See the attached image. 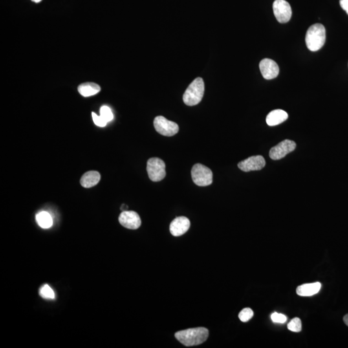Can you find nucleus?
Returning a JSON list of instances; mask_svg holds the SVG:
<instances>
[{"mask_svg": "<svg viewBox=\"0 0 348 348\" xmlns=\"http://www.w3.org/2000/svg\"><path fill=\"white\" fill-rule=\"evenodd\" d=\"M209 336L205 328H196L182 330L175 334V338L186 347L199 345L205 342Z\"/></svg>", "mask_w": 348, "mask_h": 348, "instance_id": "1", "label": "nucleus"}, {"mask_svg": "<svg viewBox=\"0 0 348 348\" xmlns=\"http://www.w3.org/2000/svg\"><path fill=\"white\" fill-rule=\"evenodd\" d=\"M326 41V29L322 24L316 23L308 28L306 35V43L308 49L313 52L320 50Z\"/></svg>", "mask_w": 348, "mask_h": 348, "instance_id": "2", "label": "nucleus"}, {"mask_svg": "<svg viewBox=\"0 0 348 348\" xmlns=\"http://www.w3.org/2000/svg\"><path fill=\"white\" fill-rule=\"evenodd\" d=\"M204 93L203 79L201 78H197L195 79L187 88L182 99L185 104L191 107V106L199 104L203 98Z\"/></svg>", "mask_w": 348, "mask_h": 348, "instance_id": "3", "label": "nucleus"}, {"mask_svg": "<svg viewBox=\"0 0 348 348\" xmlns=\"http://www.w3.org/2000/svg\"><path fill=\"white\" fill-rule=\"evenodd\" d=\"M191 177L197 186H209L213 182V174L211 170L202 164H195L191 169Z\"/></svg>", "mask_w": 348, "mask_h": 348, "instance_id": "4", "label": "nucleus"}, {"mask_svg": "<svg viewBox=\"0 0 348 348\" xmlns=\"http://www.w3.org/2000/svg\"><path fill=\"white\" fill-rule=\"evenodd\" d=\"M166 166L160 158H151L147 162V171L150 179L154 182L160 181L166 176Z\"/></svg>", "mask_w": 348, "mask_h": 348, "instance_id": "5", "label": "nucleus"}, {"mask_svg": "<svg viewBox=\"0 0 348 348\" xmlns=\"http://www.w3.org/2000/svg\"><path fill=\"white\" fill-rule=\"evenodd\" d=\"M156 131L164 136L171 137L179 132V128L177 123L167 120L164 116H157L154 121Z\"/></svg>", "mask_w": 348, "mask_h": 348, "instance_id": "6", "label": "nucleus"}, {"mask_svg": "<svg viewBox=\"0 0 348 348\" xmlns=\"http://www.w3.org/2000/svg\"><path fill=\"white\" fill-rule=\"evenodd\" d=\"M273 9L275 16L279 23H285L290 21L292 12L288 2L285 0H275L273 4Z\"/></svg>", "mask_w": 348, "mask_h": 348, "instance_id": "7", "label": "nucleus"}, {"mask_svg": "<svg viewBox=\"0 0 348 348\" xmlns=\"http://www.w3.org/2000/svg\"><path fill=\"white\" fill-rule=\"evenodd\" d=\"M296 148V143L288 140L283 141L270 151V157L273 160H279L285 158L287 154L292 153Z\"/></svg>", "mask_w": 348, "mask_h": 348, "instance_id": "8", "label": "nucleus"}, {"mask_svg": "<svg viewBox=\"0 0 348 348\" xmlns=\"http://www.w3.org/2000/svg\"><path fill=\"white\" fill-rule=\"evenodd\" d=\"M119 221L125 228L136 230L142 224V220L138 213L134 211H123L119 217Z\"/></svg>", "mask_w": 348, "mask_h": 348, "instance_id": "9", "label": "nucleus"}, {"mask_svg": "<svg viewBox=\"0 0 348 348\" xmlns=\"http://www.w3.org/2000/svg\"><path fill=\"white\" fill-rule=\"evenodd\" d=\"M266 165V162L263 156H255L242 161L238 164V167L242 171L248 173L250 171H261Z\"/></svg>", "mask_w": 348, "mask_h": 348, "instance_id": "10", "label": "nucleus"}, {"mask_svg": "<svg viewBox=\"0 0 348 348\" xmlns=\"http://www.w3.org/2000/svg\"><path fill=\"white\" fill-rule=\"evenodd\" d=\"M260 70L264 79H272L276 78L279 73L278 65L270 59H264L260 62Z\"/></svg>", "mask_w": 348, "mask_h": 348, "instance_id": "11", "label": "nucleus"}, {"mask_svg": "<svg viewBox=\"0 0 348 348\" xmlns=\"http://www.w3.org/2000/svg\"><path fill=\"white\" fill-rule=\"evenodd\" d=\"M190 220L186 217H178L174 219L170 225V231L175 237L181 236L190 228Z\"/></svg>", "mask_w": 348, "mask_h": 348, "instance_id": "12", "label": "nucleus"}, {"mask_svg": "<svg viewBox=\"0 0 348 348\" xmlns=\"http://www.w3.org/2000/svg\"><path fill=\"white\" fill-rule=\"evenodd\" d=\"M321 284L320 283H313L304 284L297 287L296 292L298 296L302 297H310L314 296L320 291Z\"/></svg>", "mask_w": 348, "mask_h": 348, "instance_id": "13", "label": "nucleus"}, {"mask_svg": "<svg viewBox=\"0 0 348 348\" xmlns=\"http://www.w3.org/2000/svg\"><path fill=\"white\" fill-rule=\"evenodd\" d=\"M288 118V114L283 110H275L270 112L266 117V123L269 126H276L285 122Z\"/></svg>", "mask_w": 348, "mask_h": 348, "instance_id": "14", "label": "nucleus"}, {"mask_svg": "<svg viewBox=\"0 0 348 348\" xmlns=\"http://www.w3.org/2000/svg\"><path fill=\"white\" fill-rule=\"evenodd\" d=\"M101 179L100 174L96 171H90L83 174L80 180L81 184L85 188L96 186Z\"/></svg>", "mask_w": 348, "mask_h": 348, "instance_id": "15", "label": "nucleus"}, {"mask_svg": "<svg viewBox=\"0 0 348 348\" xmlns=\"http://www.w3.org/2000/svg\"><path fill=\"white\" fill-rule=\"evenodd\" d=\"M79 93L83 97L96 95L101 91L100 85L94 83H85L78 87Z\"/></svg>", "mask_w": 348, "mask_h": 348, "instance_id": "16", "label": "nucleus"}, {"mask_svg": "<svg viewBox=\"0 0 348 348\" xmlns=\"http://www.w3.org/2000/svg\"><path fill=\"white\" fill-rule=\"evenodd\" d=\"M36 219L38 225L42 228L47 229L52 226L53 221L51 215L47 211H41L37 213Z\"/></svg>", "mask_w": 348, "mask_h": 348, "instance_id": "17", "label": "nucleus"}, {"mask_svg": "<svg viewBox=\"0 0 348 348\" xmlns=\"http://www.w3.org/2000/svg\"><path fill=\"white\" fill-rule=\"evenodd\" d=\"M39 296L46 299H55L54 291L48 285H45L39 290Z\"/></svg>", "mask_w": 348, "mask_h": 348, "instance_id": "18", "label": "nucleus"}, {"mask_svg": "<svg viewBox=\"0 0 348 348\" xmlns=\"http://www.w3.org/2000/svg\"><path fill=\"white\" fill-rule=\"evenodd\" d=\"M100 116L104 119L107 123L111 122L113 120L114 116L111 109L107 106H103L100 109Z\"/></svg>", "mask_w": 348, "mask_h": 348, "instance_id": "19", "label": "nucleus"}, {"mask_svg": "<svg viewBox=\"0 0 348 348\" xmlns=\"http://www.w3.org/2000/svg\"><path fill=\"white\" fill-rule=\"evenodd\" d=\"M288 329L291 332H300L302 330V323L299 318L293 319L288 325Z\"/></svg>", "mask_w": 348, "mask_h": 348, "instance_id": "20", "label": "nucleus"}, {"mask_svg": "<svg viewBox=\"0 0 348 348\" xmlns=\"http://www.w3.org/2000/svg\"><path fill=\"white\" fill-rule=\"evenodd\" d=\"M253 316V312L250 308H244L239 314V318L242 322L246 323L250 321Z\"/></svg>", "mask_w": 348, "mask_h": 348, "instance_id": "21", "label": "nucleus"}, {"mask_svg": "<svg viewBox=\"0 0 348 348\" xmlns=\"http://www.w3.org/2000/svg\"><path fill=\"white\" fill-rule=\"evenodd\" d=\"M273 322L275 323L283 324L286 322L287 321V317H286L285 315L278 314V313L275 312L272 314V316H271Z\"/></svg>", "mask_w": 348, "mask_h": 348, "instance_id": "22", "label": "nucleus"}, {"mask_svg": "<svg viewBox=\"0 0 348 348\" xmlns=\"http://www.w3.org/2000/svg\"><path fill=\"white\" fill-rule=\"evenodd\" d=\"M92 119H93L94 124L100 127H104L107 125V123L105 122L104 119L101 116H98L94 112L92 113Z\"/></svg>", "mask_w": 348, "mask_h": 348, "instance_id": "23", "label": "nucleus"}, {"mask_svg": "<svg viewBox=\"0 0 348 348\" xmlns=\"http://www.w3.org/2000/svg\"><path fill=\"white\" fill-rule=\"evenodd\" d=\"M340 5L348 15V0H340Z\"/></svg>", "mask_w": 348, "mask_h": 348, "instance_id": "24", "label": "nucleus"}, {"mask_svg": "<svg viewBox=\"0 0 348 348\" xmlns=\"http://www.w3.org/2000/svg\"><path fill=\"white\" fill-rule=\"evenodd\" d=\"M344 322L346 324V325L348 326V314L346 315L345 317H344Z\"/></svg>", "mask_w": 348, "mask_h": 348, "instance_id": "25", "label": "nucleus"}, {"mask_svg": "<svg viewBox=\"0 0 348 348\" xmlns=\"http://www.w3.org/2000/svg\"><path fill=\"white\" fill-rule=\"evenodd\" d=\"M128 209V206H125V204H123L122 207H121V210H122L123 211H126Z\"/></svg>", "mask_w": 348, "mask_h": 348, "instance_id": "26", "label": "nucleus"}, {"mask_svg": "<svg viewBox=\"0 0 348 348\" xmlns=\"http://www.w3.org/2000/svg\"><path fill=\"white\" fill-rule=\"evenodd\" d=\"M32 1L35 2V3H39L41 0H32Z\"/></svg>", "mask_w": 348, "mask_h": 348, "instance_id": "27", "label": "nucleus"}]
</instances>
